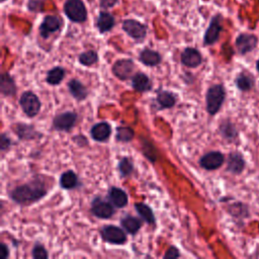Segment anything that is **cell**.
I'll return each mask as SVG.
<instances>
[{"instance_id":"obj_1","label":"cell","mask_w":259,"mask_h":259,"mask_svg":"<svg viewBox=\"0 0 259 259\" xmlns=\"http://www.w3.org/2000/svg\"><path fill=\"white\" fill-rule=\"evenodd\" d=\"M46 194L45 185L39 180H35L13 188L10 191V198L19 205H31L44 198Z\"/></svg>"},{"instance_id":"obj_2","label":"cell","mask_w":259,"mask_h":259,"mask_svg":"<svg viewBox=\"0 0 259 259\" xmlns=\"http://www.w3.org/2000/svg\"><path fill=\"white\" fill-rule=\"evenodd\" d=\"M226 91L223 85H213L207 92V111L211 116L217 114L225 101Z\"/></svg>"},{"instance_id":"obj_3","label":"cell","mask_w":259,"mask_h":259,"mask_svg":"<svg viewBox=\"0 0 259 259\" xmlns=\"http://www.w3.org/2000/svg\"><path fill=\"white\" fill-rule=\"evenodd\" d=\"M64 12L73 23H84L87 19V10L82 0H67L64 4Z\"/></svg>"},{"instance_id":"obj_4","label":"cell","mask_w":259,"mask_h":259,"mask_svg":"<svg viewBox=\"0 0 259 259\" xmlns=\"http://www.w3.org/2000/svg\"><path fill=\"white\" fill-rule=\"evenodd\" d=\"M19 103L24 113L30 117H36L41 110V101L39 97L32 91H26L20 96Z\"/></svg>"},{"instance_id":"obj_5","label":"cell","mask_w":259,"mask_h":259,"mask_svg":"<svg viewBox=\"0 0 259 259\" xmlns=\"http://www.w3.org/2000/svg\"><path fill=\"white\" fill-rule=\"evenodd\" d=\"M101 236L104 241L111 244L121 245L127 241V236L125 232L121 228L113 225L104 226L101 229Z\"/></svg>"},{"instance_id":"obj_6","label":"cell","mask_w":259,"mask_h":259,"mask_svg":"<svg viewBox=\"0 0 259 259\" xmlns=\"http://www.w3.org/2000/svg\"><path fill=\"white\" fill-rule=\"evenodd\" d=\"M123 30L136 41H143L147 36V27L135 19H126L123 23Z\"/></svg>"},{"instance_id":"obj_7","label":"cell","mask_w":259,"mask_h":259,"mask_svg":"<svg viewBox=\"0 0 259 259\" xmlns=\"http://www.w3.org/2000/svg\"><path fill=\"white\" fill-rule=\"evenodd\" d=\"M135 69V64L131 59L118 60L113 66V73L121 80H128L132 76Z\"/></svg>"},{"instance_id":"obj_8","label":"cell","mask_w":259,"mask_h":259,"mask_svg":"<svg viewBox=\"0 0 259 259\" xmlns=\"http://www.w3.org/2000/svg\"><path fill=\"white\" fill-rule=\"evenodd\" d=\"M77 122V115L73 112L62 113L54 118L53 126L57 131H66L69 132L70 130L75 126Z\"/></svg>"},{"instance_id":"obj_9","label":"cell","mask_w":259,"mask_h":259,"mask_svg":"<svg viewBox=\"0 0 259 259\" xmlns=\"http://www.w3.org/2000/svg\"><path fill=\"white\" fill-rule=\"evenodd\" d=\"M222 17L221 15H216L212 18L211 24L205 34L204 43L206 46H211L215 44L216 42L219 40L220 34L222 32V25H221Z\"/></svg>"},{"instance_id":"obj_10","label":"cell","mask_w":259,"mask_h":259,"mask_svg":"<svg viewBox=\"0 0 259 259\" xmlns=\"http://www.w3.org/2000/svg\"><path fill=\"white\" fill-rule=\"evenodd\" d=\"M113 204L107 203L100 198L94 199L91 205V212L99 219H109L115 214Z\"/></svg>"},{"instance_id":"obj_11","label":"cell","mask_w":259,"mask_h":259,"mask_svg":"<svg viewBox=\"0 0 259 259\" xmlns=\"http://www.w3.org/2000/svg\"><path fill=\"white\" fill-rule=\"evenodd\" d=\"M61 26L62 21L58 16L47 15L40 26V35L44 39H48L52 34L59 31Z\"/></svg>"},{"instance_id":"obj_12","label":"cell","mask_w":259,"mask_h":259,"mask_svg":"<svg viewBox=\"0 0 259 259\" xmlns=\"http://www.w3.org/2000/svg\"><path fill=\"white\" fill-rule=\"evenodd\" d=\"M225 157L221 152H219V151H213V152H209L201 158L200 164L207 170H215L220 168L223 165Z\"/></svg>"},{"instance_id":"obj_13","label":"cell","mask_w":259,"mask_h":259,"mask_svg":"<svg viewBox=\"0 0 259 259\" xmlns=\"http://www.w3.org/2000/svg\"><path fill=\"white\" fill-rule=\"evenodd\" d=\"M257 38L254 35L241 34L236 40V47L241 55L252 52L257 46Z\"/></svg>"},{"instance_id":"obj_14","label":"cell","mask_w":259,"mask_h":259,"mask_svg":"<svg viewBox=\"0 0 259 259\" xmlns=\"http://www.w3.org/2000/svg\"><path fill=\"white\" fill-rule=\"evenodd\" d=\"M181 62L186 67L196 68L199 67L203 62V57L197 49L186 48L181 54Z\"/></svg>"},{"instance_id":"obj_15","label":"cell","mask_w":259,"mask_h":259,"mask_svg":"<svg viewBox=\"0 0 259 259\" xmlns=\"http://www.w3.org/2000/svg\"><path fill=\"white\" fill-rule=\"evenodd\" d=\"M112 134V128L106 122H101L94 125L90 130L91 138L97 142H104L110 138Z\"/></svg>"},{"instance_id":"obj_16","label":"cell","mask_w":259,"mask_h":259,"mask_svg":"<svg viewBox=\"0 0 259 259\" xmlns=\"http://www.w3.org/2000/svg\"><path fill=\"white\" fill-rule=\"evenodd\" d=\"M245 168V160L238 152H232L229 154L227 162V170L233 174H240Z\"/></svg>"},{"instance_id":"obj_17","label":"cell","mask_w":259,"mask_h":259,"mask_svg":"<svg viewBox=\"0 0 259 259\" xmlns=\"http://www.w3.org/2000/svg\"><path fill=\"white\" fill-rule=\"evenodd\" d=\"M132 85L134 89L138 92H146L152 89V83H151L150 78L142 72H139L133 76Z\"/></svg>"},{"instance_id":"obj_18","label":"cell","mask_w":259,"mask_h":259,"mask_svg":"<svg viewBox=\"0 0 259 259\" xmlns=\"http://www.w3.org/2000/svg\"><path fill=\"white\" fill-rule=\"evenodd\" d=\"M116 24L115 21V17L110 13V12H106V11H101L97 17V21H96V27L98 29V31L103 34L106 32H110L114 26Z\"/></svg>"},{"instance_id":"obj_19","label":"cell","mask_w":259,"mask_h":259,"mask_svg":"<svg viewBox=\"0 0 259 259\" xmlns=\"http://www.w3.org/2000/svg\"><path fill=\"white\" fill-rule=\"evenodd\" d=\"M68 88L71 95L76 100H84L88 95V91L86 89L85 86L77 79H71L68 83Z\"/></svg>"},{"instance_id":"obj_20","label":"cell","mask_w":259,"mask_h":259,"mask_svg":"<svg viewBox=\"0 0 259 259\" xmlns=\"http://www.w3.org/2000/svg\"><path fill=\"white\" fill-rule=\"evenodd\" d=\"M109 199L111 203L117 208H124L128 205V196L127 193L119 188L113 186L109 191Z\"/></svg>"},{"instance_id":"obj_21","label":"cell","mask_w":259,"mask_h":259,"mask_svg":"<svg viewBox=\"0 0 259 259\" xmlns=\"http://www.w3.org/2000/svg\"><path fill=\"white\" fill-rule=\"evenodd\" d=\"M139 59L146 66H156L161 62L160 54L151 49H144L140 53Z\"/></svg>"},{"instance_id":"obj_22","label":"cell","mask_w":259,"mask_h":259,"mask_svg":"<svg viewBox=\"0 0 259 259\" xmlns=\"http://www.w3.org/2000/svg\"><path fill=\"white\" fill-rule=\"evenodd\" d=\"M121 224L123 228L130 234L135 235L138 233V231L141 229L142 223L138 218L132 217V216H128V217H125L124 219L121 220Z\"/></svg>"},{"instance_id":"obj_23","label":"cell","mask_w":259,"mask_h":259,"mask_svg":"<svg viewBox=\"0 0 259 259\" xmlns=\"http://www.w3.org/2000/svg\"><path fill=\"white\" fill-rule=\"evenodd\" d=\"M14 132L15 134H17L20 140H32V139H35V137L39 135L32 126H28L24 124L16 125Z\"/></svg>"},{"instance_id":"obj_24","label":"cell","mask_w":259,"mask_h":259,"mask_svg":"<svg viewBox=\"0 0 259 259\" xmlns=\"http://www.w3.org/2000/svg\"><path fill=\"white\" fill-rule=\"evenodd\" d=\"M135 209L138 212V214L140 215V217L147 222L148 224H155V216L153 214L152 209H151L149 206L139 203L135 205Z\"/></svg>"},{"instance_id":"obj_25","label":"cell","mask_w":259,"mask_h":259,"mask_svg":"<svg viewBox=\"0 0 259 259\" xmlns=\"http://www.w3.org/2000/svg\"><path fill=\"white\" fill-rule=\"evenodd\" d=\"M60 184L65 189H72L78 185V177L73 171L64 172L60 178Z\"/></svg>"},{"instance_id":"obj_26","label":"cell","mask_w":259,"mask_h":259,"mask_svg":"<svg viewBox=\"0 0 259 259\" xmlns=\"http://www.w3.org/2000/svg\"><path fill=\"white\" fill-rule=\"evenodd\" d=\"M175 97L171 92L165 91V90H160L157 95V102L160 105V109L165 110V109H170V107L173 106L175 104Z\"/></svg>"},{"instance_id":"obj_27","label":"cell","mask_w":259,"mask_h":259,"mask_svg":"<svg viewBox=\"0 0 259 259\" xmlns=\"http://www.w3.org/2000/svg\"><path fill=\"white\" fill-rule=\"evenodd\" d=\"M220 133L228 141H234L237 138V136H238V132H237L236 128L229 121H224L221 124Z\"/></svg>"},{"instance_id":"obj_28","label":"cell","mask_w":259,"mask_h":259,"mask_svg":"<svg viewBox=\"0 0 259 259\" xmlns=\"http://www.w3.org/2000/svg\"><path fill=\"white\" fill-rule=\"evenodd\" d=\"M1 91L4 95H14L16 91L15 83L8 73H3L1 76Z\"/></svg>"},{"instance_id":"obj_29","label":"cell","mask_w":259,"mask_h":259,"mask_svg":"<svg viewBox=\"0 0 259 259\" xmlns=\"http://www.w3.org/2000/svg\"><path fill=\"white\" fill-rule=\"evenodd\" d=\"M65 77V70L62 67H55L48 71L46 81L51 85H58Z\"/></svg>"},{"instance_id":"obj_30","label":"cell","mask_w":259,"mask_h":259,"mask_svg":"<svg viewBox=\"0 0 259 259\" xmlns=\"http://www.w3.org/2000/svg\"><path fill=\"white\" fill-rule=\"evenodd\" d=\"M236 85L241 91H248L253 87L254 82H253V79L249 75L242 73L237 76Z\"/></svg>"},{"instance_id":"obj_31","label":"cell","mask_w":259,"mask_h":259,"mask_svg":"<svg viewBox=\"0 0 259 259\" xmlns=\"http://www.w3.org/2000/svg\"><path fill=\"white\" fill-rule=\"evenodd\" d=\"M98 61V55L96 52L90 50L82 53L79 56V62L84 66H91Z\"/></svg>"},{"instance_id":"obj_32","label":"cell","mask_w":259,"mask_h":259,"mask_svg":"<svg viewBox=\"0 0 259 259\" xmlns=\"http://www.w3.org/2000/svg\"><path fill=\"white\" fill-rule=\"evenodd\" d=\"M134 131L131 128L120 127L117 129V140L122 142H129L134 138Z\"/></svg>"},{"instance_id":"obj_33","label":"cell","mask_w":259,"mask_h":259,"mask_svg":"<svg viewBox=\"0 0 259 259\" xmlns=\"http://www.w3.org/2000/svg\"><path fill=\"white\" fill-rule=\"evenodd\" d=\"M119 170H120L121 176L127 177V176H129V175L131 174L132 172H133V170H134V165H133L132 161L130 160L129 158L124 157V158L120 161Z\"/></svg>"},{"instance_id":"obj_34","label":"cell","mask_w":259,"mask_h":259,"mask_svg":"<svg viewBox=\"0 0 259 259\" xmlns=\"http://www.w3.org/2000/svg\"><path fill=\"white\" fill-rule=\"evenodd\" d=\"M33 257L35 259H47L48 258V253L45 247L41 244H36L35 247L33 248Z\"/></svg>"},{"instance_id":"obj_35","label":"cell","mask_w":259,"mask_h":259,"mask_svg":"<svg viewBox=\"0 0 259 259\" xmlns=\"http://www.w3.org/2000/svg\"><path fill=\"white\" fill-rule=\"evenodd\" d=\"M43 4H44V0H30L28 7L31 11L38 12L43 8Z\"/></svg>"},{"instance_id":"obj_36","label":"cell","mask_w":259,"mask_h":259,"mask_svg":"<svg viewBox=\"0 0 259 259\" xmlns=\"http://www.w3.org/2000/svg\"><path fill=\"white\" fill-rule=\"evenodd\" d=\"M180 256V253H179V250L176 248V247H174V246H172V247H170L167 251H166V253L164 254V258L165 259H174V258H177V257H179Z\"/></svg>"},{"instance_id":"obj_37","label":"cell","mask_w":259,"mask_h":259,"mask_svg":"<svg viewBox=\"0 0 259 259\" xmlns=\"http://www.w3.org/2000/svg\"><path fill=\"white\" fill-rule=\"evenodd\" d=\"M10 144H11L10 139L5 134H2L1 135V141H0V147H1V150L4 151V150L8 149Z\"/></svg>"},{"instance_id":"obj_38","label":"cell","mask_w":259,"mask_h":259,"mask_svg":"<svg viewBox=\"0 0 259 259\" xmlns=\"http://www.w3.org/2000/svg\"><path fill=\"white\" fill-rule=\"evenodd\" d=\"M119 0H100V7L101 8H111L114 7Z\"/></svg>"},{"instance_id":"obj_39","label":"cell","mask_w":259,"mask_h":259,"mask_svg":"<svg viewBox=\"0 0 259 259\" xmlns=\"http://www.w3.org/2000/svg\"><path fill=\"white\" fill-rule=\"evenodd\" d=\"M1 249H2V255H1V258L2 259H6L9 255V250H8V247L4 244V243H1Z\"/></svg>"},{"instance_id":"obj_40","label":"cell","mask_w":259,"mask_h":259,"mask_svg":"<svg viewBox=\"0 0 259 259\" xmlns=\"http://www.w3.org/2000/svg\"><path fill=\"white\" fill-rule=\"evenodd\" d=\"M256 68H257V70L259 71V60H258L257 63H256Z\"/></svg>"},{"instance_id":"obj_41","label":"cell","mask_w":259,"mask_h":259,"mask_svg":"<svg viewBox=\"0 0 259 259\" xmlns=\"http://www.w3.org/2000/svg\"><path fill=\"white\" fill-rule=\"evenodd\" d=\"M5 1V0H1V2H4Z\"/></svg>"}]
</instances>
